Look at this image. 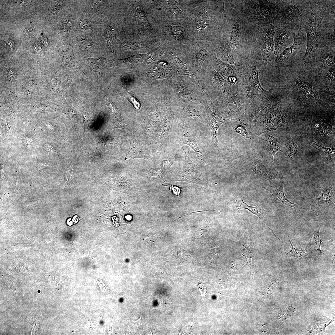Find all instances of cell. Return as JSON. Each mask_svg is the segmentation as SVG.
Listing matches in <instances>:
<instances>
[{
  "label": "cell",
  "instance_id": "26",
  "mask_svg": "<svg viewBox=\"0 0 335 335\" xmlns=\"http://www.w3.org/2000/svg\"><path fill=\"white\" fill-rule=\"evenodd\" d=\"M89 65L93 66L98 69L111 67L113 65V62L107 58L98 57L85 58Z\"/></svg>",
  "mask_w": 335,
  "mask_h": 335
},
{
  "label": "cell",
  "instance_id": "45",
  "mask_svg": "<svg viewBox=\"0 0 335 335\" xmlns=\"http://www.w3.org/2000/svg\"><path fill=\"white\" fill-rule=\"evenodd\" d=\"M64 1H60L58 2L53 8L50 14L54 15L57 13L64 6Z\"/></svg>",
  "mask_w": 335,
  "mask_h": 335
},
{
  "label": "cell",
  "instance_id": "2",
  "mask_svg": "<svg viewBox=\"0 0 335 335\" xmlns=\"http://www.w3.org/2000/svg\"><path fill=\"white\" fill-rule=\"evenodd\" d=\"M199 84L212 106L216 101L229 102L231 89L223 77L210 64L202 66Z\"/></svg>",
  "mask_w": 335,
  "mask_h": 335
},
{
  "label": "cell",
  "instance_id": "29",
  "mask_svg": "<svg viewBox=\"0 0 335 335\" xmlns=\"http://www.w3.org/2000/svg\"><path fill=\"white\" fill-rule=\"evenodd\" d=\"M149 45L145 43L132 41L123 42L119 49L122 50H137L144 48H149Z\"/></svg>",
  "mask_w": 335,
  "mask_h": 335
},
{
  "label": "cell",
  "instance_id": "13",
  "mask_svg": "<svg viewBox=\"0 0 335 335\" xmlns=\"http://www.w3.org/2000/svg\"><path fill=\"white\" fill-rule=\"evenodd\" d=\"M320 226H318L314 231L308 236L304 243V248L306 250L308 256L315 258H320L324 253L321 250V243L323 241L319 237Z\"/></svg>",
  "mask_w": 335,
  "mask_h": 335
},
{
  "label": "cell",
  "instance_id": "3",
  "mask_svg": "<svg viewBox=\"0 0 335 335\" xmlns=\"http://www.w3.org/2000/svg\"><path fill=\"white\" fill-rule=\"evenodd\" d=\"M161 28L170 47L176 53L185 48L195 38L185 19L162 18Z\"/></svg>",
  "mask_w": 335,
  "mask_h": 335
},
{
  "label": "cell",
  "instance_id": "48",
  "mask_svg": "<svg viewBox=\"0 0 335 335\" xmlns=\"http://www.w3.org/2000/svg\"><path fill=\"white\" fill-rule=\"evenodd\" d=\"M92 1V8L94 10H96L100 8L103 4L104 1L93 0Z\"/></svg>",
  "mask_w": 335,
  "mask_h": 335
},
{
  "label": "cell",
  "instance_id": "36",
  "mask_svg": "<svg viewBox=\"0 0 335 335\" xmlns=\"http://www.w3.org/2000/svg\"><path fill=\"white\" fill-rule=\"evenodd\" d=\"M163 170L162 168L156 169L151 168L146 173L148 178L150 179L152 176H156L165 182L164 178L167 177L164 175Z\"/></svg>",
  "mask_w": 335,
  "mask_h": 335
},
{
  "label": "cell",
  "instance_id": "19",
  "mask_svg": "<svg viewBox=\"0 0 335 335\" xmlns=\"http://www.w3.org/2000/svg\"><path fill=\"white\" fill-rule=\"evenodd\" d=\"M159 55V50L156 48L146 54H136L129 57L118 60L120 63H129L131 64V67H132L136 63L151 61L154 59L155 57H157Z\"/></svg>",
  "mask_w": 335,
  "mask_h": 335
},
{
  "label": "cell",
  "instance_id": "37",
  "mask_svg": "<svg viewBox=\"0 0 335 335\" xmlns=\"http://www.w3.org/2000/svg\"><path fill=\"white\" fill-rule=\"evenodd\" d=\"M297 149V146L295 143L289 141L286 144V147H284V152L285 150L286 151L284 154L289 157H292L296 153Z\"/></svg>",
  "mask_w": 335,
  "mask_h": 335
},
{
  "label": "cell",
  "instance_id": "20",
  "mask_svg": "<svg viewBox=\"0 0 335 335\" xmlns=\"http://www.w3.org/2000/svg\"><path fill=\"white\" fill-rule=\"evenodd\" d=\"M170 54L171 61L176 68L178 75L188 76L193 75L189 71L187 64L181 59L173 49H171Z\"/></svg>",
  "mask_w": 335,
  "mask_h": 335
},
{
  "label": "cell",
  "instance_id": "35",
  "mask_svg": "<svg viewBox=\"0 0 335 335\" xmlns=\"http://www.w3.org/2000/svg\"><path fill=\"white\" fill-rule=\"evenodd\" d=\"M77 43L79 47L84 50L90 51L95 48L94 45L86 38H80L78 41Z\"/></svg>",
  "mask_w": 335,
  "mask_h": 335
},
{
  "label": "cell",
  "instance_id": "17",
  "mask_svg": "<svg viewBox=\"0 0 335 335\" xmlns=\"http://www.w3.org/2000/svg\"><path fill=\"white\" fill-rule=\"evenodd\" d=\"M237 202L239 206H236L238 207L237 209H246L248 210L253 214L257 216L262 222V223L266 225L269 229L271 231L275 237L279 240L282 243L284 242L278 238L275 234L273 230L271 229L265 222L264 220V217L267 214H270L271 211L264 209L261 208L259 206L257 205L255 206H252L248 205L245 203L243 200L242 198H238L236 200L235 203Z\"/></svg>",
  "mask_w": 335,
  "mask_h": 335
},
{
  "label": "cell",
  "instance_id": "40",
  "mask_svg": "<svg viewBox=\"0 0 335 335\" xmlns=\"http://www.w3.org/2000/svg\"><path fill=\"white\" fill-rule=\"evenodd\" d=\"M297 83L301 88L306 91L307 93L310 94L311 96H312L313 97L311 93H314L313 92L312 87L310 84L307 82L303 81L300 79H299L297 81Z\"/></svg>",
  "mask_w": 335,
  "mask_h": 335
},
{
  "label": "cell",
  "instance_id": "15",
  "mask_svg": "<svg viewBox=\"0 0 335 335\" xmlns=\"http://www.w3.org/2000/svg\"><path fill=\"white\" fill-rule=\"evenodd\" d=\"M206 114L207 119L210 128L212 139L213 143L217 144V133L220 126L226 121L230 119L223 118L219 114L212 111L208 105L206 108Z\"/></svg>",
  "mask_w": 335,
  "mask_h": 335
},
{
  "label": "cell",
  "instance_id": "10",
  "mask_svg": "<svg viewBox=\"0 0 335 335\" xmlns=\"http://www.w3.org/2000/svg\"><path fill=\"white\" fill-rule=\"evenodd\" d=\"M317 22L316 16L312 12L309 18L306 25L307 45L303 60L306 61L310 57L316 45L317 34Z\"/></svg>",
  "mask_w": 335,
  "mask_h": 335
},
{
  "label": "cell",
  "instance_id": "52",
  "mask_svg": "<svg viewBox=\"0 0 335 335\" xmlns=\"http://www.w3.org/2000/svg\"><path fill=\"white\" fill-rule=\"evenodd\" d=\"M45 147L49 151L52 153L56 152L55 150L54 147L49 144H46L45 146Z\"/></svg>",
  "mask_w": 335,
  "mask_h": 335
},
{
  "label": "cell",
  "instance_id": "22",
  "mask_svg": "<svg viewBox=\"0 0 335 335\" xmlns=\"http://www.w3.org/2000/svg\"><path fill=\"white\" fill-rule=\"evenodd\" d=\"M252 170L258 176L272 182L275 179V176L259 161L251 160L250 161Z\"/></svg>",
  "mask_w": 335,
  "mask_h": 335
},
{
  "label": "cell",
  "instance_id": "28",
  "mask_svg": "<svg viewBox=\"0 0 335 335\" xmlns=\"http://www.w3.org/2000/svg\"><path fill=\"white\" fill-rule=\"evenodd\" d=\"M118 32L113 25L109 24L106 26L104 35L107 42V47H111L117 38Z\"/></svg>",
  "mask_w": 335,
  "mask_h": 335
},
{
  "label": "cell",
  "instance_id": "33",
  "mask_svg": "<svg viewBox=\"0 0 335 335\" xmlns=\"http://www.w3.org/2000/svg\"><path fill=\"white\" fill-rule=\"evenodd\" d=\"M71 26V21L69 17L66 18L61 22L60 29L61 33L65 38L68 37L69 34Z\"/></svg>",
  "mask_w": 335,
  "mask_h": 335
},
{
  "label": "cell",
  "instance_id": "6",
  "mask_svg": "<svg viewBox=\"0 0 335 335\" xmlns=\"http://www.w3.org/2000/svg\"><path fill=\"white\" fill-rule=\"evenodd\" d=\"M176 103L181 127L191 128L208 123L206 114L208 105L204 107L180 102Z\"/></svg>",
  "mask_w": 335,
  "mask_h": 335
},
{
  "label": "cell",
  "instance_id": "11",
  "mask_svg": "<svg viewBox=\"0 0 335 335\" xmlns=\"http://www.w3.org/2000/svg\"><path fill=\"white\" fill-rule=\"evenodd\" d=\"M275 29L270 25L264 30L260 42V48L264 61H266L271 57L274 52Z\"/></svg>",
  "mask_w": 335,
  "mask_h": 335
},
{
  "label": "cell",
  "instance_id": "47",
  "mask_svg": "<svg viewBox=\"0 0 335 335\" xmlns=\"http://www.w3.org/2000/svg\"><path fill=\"white\" fill-rule=\"evenodd\" d=\"M245 90L249 101L252 104L256 97L254 90L249 87H247Z\"/></svg>",
  "mask_w": 335,
  "mask_h": 335
},
{
  "label": "cell",
  "instance_id": "12",
  "mask_svg": "<svg viewBox=\"0 0 335 335\" xmlns=\"http://www.w3.org/2000/svg\"><path fill=\"white\" fill-rule=\"evenodd\" d=\"M179 134V141L181 144H186L190 147L194 151L200 162L204 163V159L203 153L200 150L197 142L195 134L191 128L181 127Z\"/></svg>",
  "mask_w": 335,
  "mask_h": 335
},
{
  "label": "cell",
  "instance_id": "50",
  "mask_svg": "<svg viewBox=\"0 0 335 335\" xmlns=\"http://www.w3.org/2000/svg\"><path fill=\"white\" fill-rule=\"evenodd\" d=\"M35 25L31 24L28 26L24 31V34H26L32 31L34 28Z\"/></svg>",
  "mask_w": 335,
  "mask_h": 335
},
{
  "label": "cell",
  "instance_id": "42",
  "mask_svg": "<svg viewBox=\"0 0 335 335\" xmlns=\"http://www.w3.org/2000/svg\"><path fill=\"white\" fill-rule=\"evenodd\" d=\"M179 157L178 154H176L172 159L163 160L161 162L162 168L163 169L169 170L173 163L178 160Z\"/></svg>",
  "mask_w": 335,
  "mask_h": 335
},
{
  "label": "cell",
  "instance_id": "30",
  "mask_svg": "<svg viewBox=\"0 0 335 335\" xmlns=\"http://www.w3.org/2000/svg\"><path fill=\"white\" fill-rule=\"evenodd\" d=\"M267 141L269 143L270 156L273 162V156L276 153L280 151L283 153L284 147L281 146L278 141L273 136L268 135Z\"/></svg>",
  "mask_w": 335,
  "mask_h": 335
},
{
  "label": "cell",
  "instance_id": "38",
  "mask_svg": "<svg viewBox=\"0 0 335 335\" xmlns=\"http://www.w3.org/2000/svg\"><path fill=\"white\" fill-rule=\"evenodd\" d=\"M288 240L291 246V249L289 252H285L289 256L294 258H299L303 256L306 253L305 251L302 249L295 248L294 247L289 239H288Z\"/></svg>",
  "mask_w": 335,
  "mask_h": 335
},
{
  "label": "cell",
  "instance_id": "39",
  "mask_svg": "<svg viewBox=\"0 0 335 335\" xmlns=\"http://www.w3.org/2000/svg\"><path fill=\"white\" fill-rule=\"evenodd\" d=\"M93 25L91 21L87 18H81L78 23V28L80 30L83 31H85L90 29Z\"/></svg>",
  "mask_w": 335,
  "mask_h": 335
},
{
  "label": "cell",
  "instance_id": "24",
  "mask_svg": "<svg viewBox=\"0 0 335 335\" xmlns=\"http://www.w3.org/2000/svg\"><path fill=\"white\" fill-rule=\"evenodd\" d=\"M136 158H142L147 160L148 158L143 153L139 144L135 143L119 159L127 162Z\"/></svg>",
  "mask_w": 335,
  "mask_h": 335
},
{
  "label": "cell",
  "instance_id": "49",
  "mask_svg": "<svg viewBox=\"0 0 335 335\" xmlns=\"http://www.w3.org/2000/svg\"><path fill=\"white\" fill-rule=\"evenodd\" d=\"M324 62L325 64L328 65H331L334 63V56L331 54H329L326 57Z\"/></svg>",
  "mask_w": 335,
  "mask_h": 335
},
{
  "label": "cell",
  "instance_id": "18",
  "mask_svg": "<svg viewBox=\"0 0 335 335\" xmlns=\"http://www.w3.org/2000/svg\"><path fill=\"white\" fill-rule=\"evenodd\" d=\"M215 48L216 56L222 61L231 65L234 64L233 49L227 42L221 41L218 42Z\"/></svg>",
  "mask_w": 335,
  "mask_h": 335
},
{
  "label": "cell",
  "instance_id": "4",
  "mask_svg": "<svg viewBox=\"0 0 335 335\" xmlns=\"http://www.w3.org/2000/svg\"><path fill=\"white\" fill-rule=\"evenodd\" d=\"M174 82L176 102L206 107L208 99L195 76L177 75Z\"/></svg>",
  "mask_w": 335,
  "mask_h": 335
},
{
  "label": "cell",
  "instance_id": "25",
  "mask_svg": "<svg viewBox=\"0 0 335 335\" xmlns=\"http://www.w3.org/2000/svg\"><path fill=\"white\" fill-rule=\"evenodd\" d=\"M241 14L232 25L230 32L229 44L233 49H235L239 43V25Z\"/></svg>",
  "mask_w": 335,
  "mask_h": 335
},
{
  "label": "cell",
  "instance_id": "46",
  "mask_svg": "<svg viewBox=\"0 0 335 335\" xmlns=\"http://www.w3.org/2000/svg\"><path fill=\"white\" fill-rule=\"evenodd\" d=\"M235 130L237 132L242 135L245 138H251L244 127L240 125H238L235 127Z\"/></svg>",
  "mask_w": 335,
  "mask_h": 335
},
{
  "label": "cell",
  "instance_id": "21",
  "mask_svg": "<svg viewBox=\"0 0 335 335\" xmlns=\"http://www.w3.org/2000/svg\"><path fill=\"white\" fill-rule=\"evenodd\" d=\"M301 43L299 38H294L293 43L290 47L284 49L277 55L275 61L277 63H280L293 56L301 47Z\"/></svg>",
  "mask_w": 335,
  "mask_h": 335
},
{
  "label": "cell",
  "instance_id": "5",
  "mask_svg": "<svg viewBox=\"0 0 335 335\" xmlns=\"http://www.w3.org/2000/svg\"><path fill=\"white\" fill-rule=\"evenodd\" d=\"M211 41L195 39L190 45L177 53L185 63L189 72L199 80L203 65L213 53Z\"/></svg>",
  "mask_w": 335,
  "mask_h": 335
},
{
  "label": "cell",
  "instance_id": "7",
  "mask_svg": "<svg viewBox=\"0 0 335 335\" xmlns=\"http://www.w3.org/2000/svg\"><path fill=\"white\" fill-rule=\"evenodd\" d=\"M184 153V164L174 178L170 179L171 181H184L203 185H207L206 176L199 167L190 159L182 147Z\"/></svg>",
  "mask_w": 335,
  "mask_h": 335
},
{
  "label": "cell",
  "instance_id": "8",
  "mask_svg": "<svg viewBox=\"0 0 335 335\" xmlns=\"http://www.w3.org/2000/svg\"><path fill=\"white\" fill-rule=\"evenodd\" d=\"M334 195L333 186L324 188L319 197L312 201V208L317 213H320L333 208L335 202Z\"/></svg>",
  "mask_w": 335,
  "mask_h": 335
},
{
  "label": "cell",
  "instance_id": "1",
  "mask_svg": "<svg viewBox=\"0 0 335 335\" xmlns=\"http://www.w3.org/2000/svg\"><path fill=\"white\" fill-rule=\"evenodd\" d=\"M187 7L186 19L195 39L212 41L215 29L211 2L209 0H181Z\"/></svg>",
  "mask_w": 335,
  "mask_h": 335
},
{
  "label": "cell",
  "instance_id": "34",
  "mask_svg": "<svg viewBox=\"0 0 335 335\" xmlns=\"http://www.w3.org/2000/svg\"><path fill=\"white\" fill-rule=\"evenodd\" d=\"M63 58L60 65L61 68L66 66L71 60L72 54L70 50L65 46H62Z\"/></svg>",
  "mask_w": 335,
  "mask_h": 335
},
{
  "label": "cell",
  "instance_id": "32",
  "mask_svg": "<svg viewBox=\"0 0 335 335\" xmlns=\"http://www.w3.org/2000/svg\"><path fill=\"white\" fill-rule=\"evenodd\" d=\"M301 10L298 6L294 5H288L286 6L285 12L286 16L291 19H295L300 16Z\"/></svg>",
  "mask_w": 335,
  "mask_h": 335
},
{
  "label": "cell",
  "instance_id": "31",
  "mask_svg": "<svg viewBox=\"0 0 335 335\" xmlns=\"http://www.w3.org/2000/svg\"><path fill=\"white\" fill-rule=\"evenodd\" d=\"M110 107L112 112L114 114L113 128H123L125 124L119 114L118 109L115 105L113 103L110 104Z\"/></svg>",
  "mask_w": 335,
  "mask_h": 335
},
{
  "label": "cell",
  "instance_id": "51",
  "mask_svg": "<svg viewBox=\"0 0 335 335\" xmlns=\"http://www.w3.org/2000/svg\"><path fill=\"white\" fill-rule=\"evenodd\" d=\"M142 316L141 315L140 318L136 321L132 320L133 324L137 327V329L139 328V326L142 325Z\"/></svg>",
  "mask_w": 335,
  "mask_h": 335
},
{
  "label": "cell",
  "instance_id": "41",
  "mask_svg": "<svg viewBox=\"0 0 335 335\" xmlns=\"http://www.w3.org/2000/svg\"><path fill=\"white\" fill-rule=\"evenodd\" d=\"M309 141L311 145L315 147L317 149H318L319 150H321V151H323L326 153L328 155L330 158H331V156L333 154V153H334V150L333 149H332V148H327L322 147L321 145L317 144L315 142L311 140H309Z\"/></svg>",
  "mask_w": 335,
  "mask_h": 335
},
{
  "label": "cell",
  "instance_id": "16",
  "mask_svg": "<svg viewBox=\"0 0 335 335\" xmlns=\"http://www.w3.org/2000/svg\"><path fill=\"white\" fill-rule=\"evenodd\" d=\"M167 2L168 6V18L171 20L186 19L188 8L181 0H167Z\"/></svg>",
  "mask_w": 335,
  "mask_h": 335
},
{
  "label": "cell",
  "instance_id": "23",
  "mask_svg": "<svg viewBox=\"0 0 335 335\" xmlns=\"http://www.w3.org/2000/svg\"><path fill=\"white\" fill-rule=\"evenodd\" d=\"M290 41L289 34L286 30L279 31L276 37L274 53L275 55L280 53L286 48Z\"/></svg>",
  "mask_w": 335,
  "mask_h": 335
},
{
  "label": "cell",
  "instance_id": "27",
  "mask_svg": "<svg viewBox=\"0 0 335 335\" xmlns=\"http://www.w3.org/2000/svg\"><path fill=\"white\" fill-rule=\"evenodd\" d=\"M257 68L255 66L252 65L250 69V76L251 83L254 88H255L260 93L263 94L267 95L268 91L264 89L260 85L259 82Z\"/></svg>",
  "mask_w": 335,
  "mask_h": 335
},
{
  "label": "cell",
  "instance_id": "43",
  "mask_svg": "<svg viewBox=\"0 0 335 335\" xmlns=\"http://www.w3.org/2000/svg\"><path fill=\"white\" fill-rule=\"evenodd\" d=\"M127 91L126 90V96L136 109H139L141 107L139 102L136 98L133 96L129 92H127Z\"/></svg>",
  "mask_w": 335,
  "mask_h": 335
},
{
  "label": "cell",
  "instance_id": "9",
  "mask_svg": "<svg viewBox=\"0 0 335 335\" xmlns=\"http://www.w3.org/2000/svg\"><path fill=\"white\" fill-rule=\"evenodd\" d=\"M132 4V13L134 23L141 31L151 32L153 28L147 18L146 12L141 1H133Z\"/></svg>",
  "mask_w": 335,
  "mask_h": 335
},
{
  "label": "cell",
  "instance_id": "14",
  "mask_svg": "<svg viewBox=\"0 0 335 335\" xmlns=\"http://www.w3.org/2000/svg\"><path fill=\"white\" fill-rule=\"evenodd\" d=\"M284 181L283 180L278 188L268 190L271 202L276 207L295 208L297 205L291 202L286 197L284 192Z\"/></svg>",
  "mask_w": 335,
  "mask_h": 335
},
{
  "label": "cell",
  "instance_id": "44",
  "mask_svg": "<svg viewBox=\"0 0 335 335\" xmlns=\"http://www.w3.org/2000/svg\"><path fill=\"white\" fill-rule=\"evenodd\" d=\"M163 185V186H169L170 191L173 194L178 196L181 193V189L179 187L168 183H165Z\"/></svg>",
  "mask_w": 335,
  "mask_h": 335
}]
</instances>
